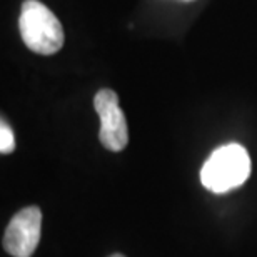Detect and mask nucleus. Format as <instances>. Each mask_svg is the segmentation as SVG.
Here are the masks:
<instances>
[{"instance_id":"f03ea898","label":"nucleus","mask_w":257,"mask_h":257,"mask_svg":"<svg viewBox=\"0 0 257 257\" xmlns=\"http://www.w3.org/2000/svg\"><path fill=\"white\" fill-rule=\"evenodd\" d=\"M19 29L22 40L35 54L52 55L64 45V27L59 19L39 0H25L20 10Z\"/></svg>"},{"instance_id":"423d86ee","label":"nucleus","mask_w":257,"mask_h":257,"mask_svg":"<svg viewBox=\"0 0 257 257\" xmlns=\"http://www.w3.org/2000/svg\"><path fill=\"white\" fill-rule=\"evenodd\" d=\"M109 257H125V255H122V254H112V255H109Z\"/></svg>"},{"instance_id":"f257e3e1","label":"nucleus","mask_w":257,"mask_h":257,"mask_svg":"<svg viewBox=\"0 0 257 257\" xmlns=\"http://www.w3.org/2000/svg\"><path fill=\"white\" fill-rule=\"evenodd\" d=\"M250 176V157L240 144H227L210 154L200 171V182L215 194L242 186Z\"/></svg>"},{"instance_id":"7ed1b4c3","label":"nucleus","mask_w":257,"mask_h":257,"mask_svg":"<svg viewBox=\"0 0 257 257\" xmlns=\"http://www.w3.org/2000/svg\"><path fill=\"white\" fill-rule=\"evenodd\" d=\"M94 107L100 119V144L107 151L120 152L128 144V128L124 112L119 107V95L110 89H102L95 94Z\"/></svg>"},{"instance_id":"20e7f679","label":"nucleus","mask_w":257,"mask_h":257,"mask_svg":"<svg viewBox=\"0 0 257 257\" xmlns=\"http://www.w3.org/2000/svg\"><path fill=\"white\" fill-rule=\"evenodd\" d=\"M42 212L37 205L19 210L4 234V249L14 257H30L39 245Z\"/></svg>"},{"instance_id":"39448f33","label":"nucleus","mask_w":257,"mask_h":257,"mask_svg":"<svg viewBox=\"0 0 257 257\" xmlns=\"http://www.w3.org/2000/svg\"><path fill=\"white\" fill-rule=\"evenodd\" d=\"M15 149V137L10 125L5 120L0 124V152L2 154H12Z\"/></svg>"}]
</instances>
